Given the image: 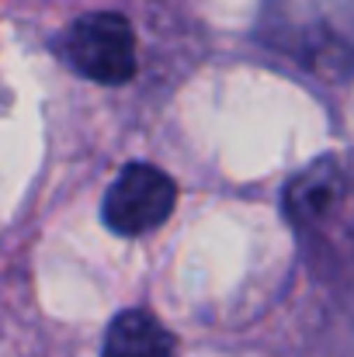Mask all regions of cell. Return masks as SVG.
Masks as SVG:
<instances>
[{
    "label": "cell",
    "instance_id": "1",
    "mask_svg": "<svg viewBox=\"0 0 354 357\" xmlns=\"http://www.w3.org/2000/svg\"><path fill=\"white\" fill-rule=\"evenodd\" d=\"M285 215L313 260L354 257V156H320L285 188Z\"/></svg>",
    "mask_w": 354,
    "mask_h": 357
},
{
    "label": "cell",
    "instance_id": "2",
    "mask_svg": "<svg viewBox=\"0 0 354 357\" xmlns=\"http://www.w3.org/2000/svg\"><path fill=\"white\" fill-rule=\"evenodd\" d=\"M63 56L70 66L94 84H128L139 70L135 28L118 10H91L77 17L63 35Z\"/></svg>",
    "mask_w": 354,
    "mask_h": 357
},
{
    "label": "cell",
    "instance_id": "3",
    "mask_svg": "<svg viewBox=\"0 0 354 357\" xmlns=\"http://www.w3.org/2000/svg\"><path fill=\"white\" fill-rule=\"evenodd\" d=\"M177 205V184L153 163H125L105 191V226L118 236H146L160 229Z\"/></svg>",
    "mask_w": 354,
    "mask_h": 357
},
{
    "label": "cell",
    "instance_id": "4",
    "mask_svg": "<svg viewBox=\"0 0 354 357\" xmlns=\"http://www.w3.org/2000/svg\"><path fill=\"white\" fill-rule=\"evenodd\" d=\"M101 357H177V337L149 309H125L105 333Z\"/></svg>",
    "mask_w": 354,
    "mask_h": 357
}]
</instances>
